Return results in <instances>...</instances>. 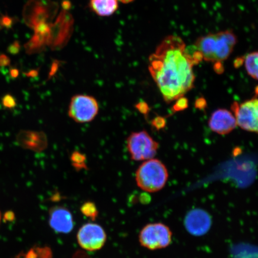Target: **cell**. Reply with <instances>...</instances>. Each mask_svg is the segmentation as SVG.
Here are the masks:
<instances>
[{
  "label": "cell",
  "mask_w": 258,
  "mask_h": 258,
  "mask_svg": "<svg viewBox=\"0 0 258 258\" xmlns=\"http://www.w3.org/2000/svg\"><path fill=\"white\" fill-rule=\"evenodd\" d=\"M202 60L195 45L186 46L177 35H168L161 41L149 57L148 70L164 101H176L194 88L193 68Z\"/></svg>",
  "instance_id": "1"
},
{
  "label": "cell",
  "mask_w": 258,
  "mask_h": 258,
  "mask_svg": "<svg viewBox=\"0 0 258 258\" xmlns=\"http://www.w3.org/2000/svg\"><path fill=\"white\" fill-rule=\"evenodd\" d=\"M237 43V35L233 31L227 30L203 35L194 45L203 60L217 64L230 57Z\"/></svg>",
  "instance_id": "2"
},
{
  "label": "cell",
  "mask_w": 258,
  "mask_h": 258,
  "mask_svg": "<svg viewBox=\"0 0 258 258\" xmlns=\"http://www.w3.org/2000/svg\"><path fill=\"white\" fill-rule=\"evenodd\" d=\"M168 172L164 164L157 159L145 161L136 173L137 185L144 191L154 192L165 186L168 179Z\"/></svg>",
  "instance_id": "3"
},
{
  "label": "cell",
  "mask_w": 258,
  "mask_h": 258,
  "mask_svg": "<svg viewBox=\"0 0 258 258\" xmlns=\"http://www.w3.org/2000/svg\"><path fill=\"white\" fill-rule=\"evenodd\" d=\"M127 147L132 160L146 161L156 156L159 143L146 131H143L134 132L128 137Z\"/></svg>",
  "instance_id": "4"
},
{
  "label": "cell",
  "mask_w": 258,
  "mask_h": 258,
  "mask_svg": "<svg viewBox=\"0 0 258 258\" xmlns=\"http://www.w3.org/2000/svg\"><path fill=\"white\" fill-rule=\"evenodd\" d=\"M172 233L162 223L149 224L145 226L139 235L142 246L150 250L163 249L172 242Z\"/></svg>",
  "instance_id": "5"
},
{
  "label": "cell",
  "mask_w": 258,
  "mask_h": 258,
  "mask_svg": "<svg viewBox=\"0 0 258 258\" xmlns=\"http://www.w3.org/2000/svg\"><path fill=\"white\" fill-rule=\"evenodd\" d=\"M99 112V104L94 97L77 95L73 97L70 103L69 115L79 123L92 121Z\"/></svg>",
  "instance_id": "6"
},
{
  "label": "cell",
  "mask_w": 258,
  "mask_h": 258,
  "mask_svg": "<svg viewBox=\"0 0 258 258\" xmlns=\"http://www.w3.org/2000/svg\"><path fill=\"white\" fill-rule=\"evenodd\" d=\"M231 110L237 125L243 130L258 134V99H251L241 104L234 102Z\"/></svg>",
  "instance_id": "7"
},
{
  "label": "cell",
  "mask_w": 258,
  "mask_h": 258,
  "mask_svg": "<svg viewBox=\"0 0 258 258\" xmlns=\"http://www.w3.org/2000/svg\"><path fill=\"white\" fill-rule=\"evenodd\" d=\"M77 237L80 246L88 251L101 249L106 240L104 229L101 226L93 223L83 225L80 228Z\"/></svg>",
  "instance_id": "8"
},
{
  "label": "cell",
  "mask_w": 258,
  "mask_h": 258,
  "mask_svg": "<svg viewBox=\"0 0 258 258\" xmlns=\"http://www.w3.org/2000/svg\"><path fill=\"white\" fill-rule=\"evenodd\" d=\"M186 230L196 236H201L208 233L212 224L211 216L202 209H194L188 213L185 218Z\"/></svg>",
  "instance_id": "9"
},
{
  "label": "cell",
  "mask_w": 258,
  "mask_h": 258,
  "mask_svg": "<svg viewBox=\"0 0 258 258\" xmlns=\"http://www.w3.org/2000/svg\"><path fill=\"white\" fill-rule=\"evenodd\" d=\"M237 123L233 113L225 109H219L212 113L209 121V126L219 135L230 134L237 127Z\"/></svg>",
  "instance_id": "10"
},
{
  "label": "cell",
  "mask_w": 258,
  "mask_h": 258,
  "mask_svg": "<svg viewBox=\"0 0 258 258\" xmlns=\"http://www.w3.org/2000/svg\"><path fill=\"white\" fill-rule=\"evenodd\" d=\"M48 223L57 233H70L74 228V220L72 213L61 206H55L49 211Z\"/></svg>",
  "instance_id": "11"
},
{
  "label": "cell",
  "mask_w": 258,
  "mask_h": 258,
  "mask_svg": "<svg viewBox=\"0 0 258 258\" xmlns=\"http://www.w3.org/2000/svg\"><path fill=\"white\" fill-rule=\"evenodd\" d=\"M118 0H90V9L100 16H109L117 11Z\"/></svg>",
  "instance_id": "12"
},
{
  "label": "cell",
  "mask_w": 258,
  "mask_h": 258,
  "mask_svg": "<svg viewBox=\"0 0 258 258\" xmlns=\"http://www.w3.org/2000/svg\"><path fill=\"white\" fill-rule=\"evenodd\" d=\"M243 62L248 75L258 81V50L247 54Z\"/></svg>",
  "instance_id": "13"
},
{
  "label": "cell",
  "mask_w": 258,
  "mask_h": 258,
  "mask_svg": "<svg viewBox=\"0 0 258 258\" xmlns=\"http://www.w3.org/2000/svg\"><path fill=\"white\" fill-rule=\"evenodd\" d=\"M80 210L84 215L91 219L92 221H95L98 217V211L95 203L93 202H86L82 206Z\"/></svg>",
  "instance_id": "14"
},
{
  "label": "cell",
  "mask_w": 258,
  "mask_h": 258,
  "mask_svg": "<svg viewBox=\"0 0 258 258\" xmlns=\"http://www.w3.org/2000/svg\"><path fill=\"white\" fill-rule=\"evenodd\" d=\"M72 160L73 166L77 169H82L86 167V157L84 155L79 152L74 153L72 154Z\"/></svg>",
  "instance_id": "15"
},
{
  "label": "cell",
  "mask_w": 258,
  "mask_h": 258,
  "mask_svg": "<svg viewBox=\"0 0 258 258\" xmlns=\"http://www.w3.org/2000/svg\"><path fill=\"white\" fill-rule=\"evenodd\" d=\"M34 249L38 258H52L53 257V252L50 247H34Z\"/></svg>",
  "instance_id": "16"
},
{
  "label": "cell",
  "mask_w": 258,
  "mask_h": 258,
  "mask_svg": "<svg viewBox=\"0 0 258 258\" xmlns=\"http://www.w3.org/2000/svg\"><path fill=\"white\" fill-rule=\"evenodd\" d=\"M188 106V101L183 97L176 100V102L175 105L173 106L174 110L175 111H178L183 110L185 109Z\"/></svg>",
  "instance_id": "17"
},
{
  "label": "cell",
  "mask_w": 258,
  "mask_h": 258,
  "mask_svg": "<svg viewBox=\"0 0 258 258\" xmlns=\"http://www.w3.org/2000/svg\"><path fill=\"white\" fill-rule=\"evenodd\" d=\"M165 120L163 118L157 117L155 118L153 121V125L157 129L163 128L165 125Z\"/></svg>",
  "instance_id": "18"
},
{
  "label": "cell",
  "mask_w": 258,
  "mask_h": 258,
  "mask_svg": "<svg viewBox=\"0 0 258 258\" xmlns=\"http://www.w3.org/2000/svg\"><path fill=\"white\" fill-rule=\"evenodd\" d=\"M136 107L141 113H143L144 114H147L148 110V106L146 104V103L144 102H141L138 103V104L136 105Z\"/></svg>",
  "instance_id": "19"
},
{
  "label": "cell",
  "mask_w": 258,
  "mask_h": 258,
  "mask_svg": "<svg viewBox=\"0 0 258 258\" xmlns=\"http://www.w3.org/2000/svg\"><path fill=\"white\" fill-rule=\"evenodd\" d=\"M3 103L6 106L11 108L14 106L15 104L14 98L11 96H6L4 99H3Z\"/></svg>",
  "instance_id": "20"
},
{
  "label": "cell",
  "mask_w": 258,
  "mask_h": 258,
  "mask_svg": "<svg viewBox=\"0 0 258 258\" xmlns=\"http://www.w3.org/2000/svg\"><path fill=\"white\" fill-rule=\"evenodd\" d=\"M22 258H38L37 254L35 252L34 248H32L28 252L25 253L22 255Z\"/></svg>",
  "instance_id": "21"
},
{
  "label": "cell",
  "mask_w": 258,
  "mask_h": 258,
  "mask_svg": "<svg viewBox=\"0 0 258 258\" xmlns=\"http://www.w3.org/2000/svg\"><path fill=\"white\" fill-rule=\"evenodd\" d=\"M73 258H91L85 251L82 250L77 251L73 255Z\"/></svg>",
  "instance_id": "22"
},
{
  "label": "cell",
  "mask_w": 258,
  "mask_h": 258,
  "mask_svg": "<svg viewBox=\"0 0 258 258\" xmlns=\"http://www.w3.org/2000/svg\"><path fill=\"white\" fill-rule=\"evenodd\" d=\"M150 201V197L146 193L141 194L140 196V201L143 203V204H146L148 202Z\"/></svg>",
  "instance_id": "23"
},
{
  "label": "cell",
  "mask_w": 258,
  "mask_h": 258,
  "mask_svg": "<svg viewBox=\"0 0 258 258\" xmlns=\"http://www.w3.org/2000/svg\"><path fill=\"white\" fill-rule=\"evenodd\" d=\"M118 1H120L122 3H124V4H128V3L133 2L134 0H118Z\"/></svg>",
  "instance_id": "24"
},
{
  "label": "cell",
  "mask_w": 258,
  "mask_h": 258,
  "mask_svg": "<svg viewBox=\"0 0 258 258\" xmlns=\"http://www.w3.org/2000/svg\"><path fill=\"white\" fill-rule=\"evenodd\" d=\"M1 219H2V214H1V212H0V222H1Z\"/></svg>",
  "instance_id": "25"
}]
</instances>
